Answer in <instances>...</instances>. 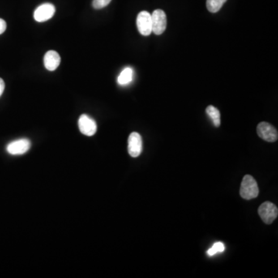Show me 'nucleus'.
<instances>
[{"instance_id": "nucleus-10", "label": "nucleus", "mask_w": 278, "mask_h": 278, "mask_svg": "<svg viewBox=\"0 0 278 278\" xmlns=\"http://www.w3.org/2000/svg\"><path fill=\"white\" fill-rule=\"evenodd\" d=\"M44 66L47 70L53 71L58 67L61 64V57L55 50H49L44 56Z\"/></svg>"}, {"instance_id": "nucleus-8", "label": "nucleus", "mask_w": 278, "mask_h": 278, "mask_svg": "<svg viewBox=\"0 0 278 278\" xmlns=\"http://www.w3.org/2000/svg\"><path fill=\"white\" fill-rule=\"evenodd\" d=\"M80 131L86 136H93L97 131V124L95 120L87 114H82L78 120Z\"/></svg>"}, {"instance_id": "nucleus-15", "label": "nucleus", "mask_w": 278, "mask_h": 278, "mask_svg": "<svg viewBox=\"0 0 278 278\" xmlns=\"http://www.w3.org/2000/svg\"><path fill=\"white\" fill-rule=\"evenodd\" d=\"M111 2L112 0H94L92 3L93 7L96 10H100L108 6Z\"/></svg>"}, {"instance_id": "nucleus-12", "label": "nucleus", "mask_w": 278, "mask_h": 278, "mask_svg": "<svg viewBox=\"0 0 278 278\" xmlns=\"http://www.w3.org/2000/svg\"><path fill=\"white\" fill-rule=\"evenodd\" d=\"M206 112L207 114V115L212 120L213 125L216 127H220V123H221L220 122V111L218 110L217 108L213 106V105H210V106L206 108Z\"/></svg>"}, {"instance_id": "nucleus-17", "label": "nucleus", "mask_w": 278, "mask_h": 278, "mask_svg": "<svg viewBox=\"0 0 278 278\" xmlns=\"http://www.w3.org/2000/svg\"><path fill=\"white\" fill-rule=\"evenodd\" d=\"M4 89H5V83H4L3 80L0 78V97L2 96Z\"/></svg>"}, {"instance_id": "nucleus-4", "label": "nucleus", "mask_w": 278, "mask_h": 278, "mask_svg": "<svg viewBox=\"0 0 278 278\" xmlns=\"http://www.w3.org/2000/svg\"><path fill=\"white\" fill-rule=\"evenodd\" d=\"M257 131H258L260 138H262L264 141H267L268 142H275L278 140V130L273 125L267 123V122H264V121L261 122L258 125Z\"/></svg>"}, {"instance_id": "nucleus-11", "label": "nucleus", "mask_w": 278, "mask_h": 278, "mask_svg": "<svg viewBox=\"0 0 278 278\" xmlns=\"http://www.w3.org/2000/svg\"><path fill=\"white\" fill-rule=\"evenodd\" d=\"M133 72L132 69L131 67H126L121 71L120 75L117 78V83H119L120 85H127L129 83L132 82L133 80Z\"/></svg>"}, {"instance_id": "nucleus-16", "label": "nucleus", "mask_w": 278, "mask_h": 278, "mask_svg": "<svg viewBox=\"0 0 278 278\" xmlns=\"http://www.w3.org/2000/svg\"><path fill=\"white\" fill-rule=\"evenodd\" d=\"M6 30V23L5 20L0 19V35L2 34Z\"/></svg>"}, {"instance_id": "nucleus-13", "label": "nucleus", "mask_w": 278, "mask_h": 278, "mask_svg": "<svg viewBox=\"0 0 278 278\" xmlns=\"http://www.w3.org/2000/svg\"><path fill=\"white\" fill-rule=\"evenodd\" d=\"M227 0H206V7L210 13H217L220 11L223 4L227 2Z\"/></svg>"}, {"instance_id": "nucleus-7", "label": "nucleus", "mask_w": 278, "mask_h": 278, "mask_svg": "<svg viewBox=\"0 0 278 278\" xmlns=\"http://www.w3.org/2000/svg\"><path fill=\"white\" fill-rule=\"evenodd\" d=\"M55 6L51 3H44L38 6L35 10L33 17L39 23H43L49 20L55 14Z\"/></svg>"}, {"instance_id": "nucleus-2", "label": "nucleus", "mask_w": 278, "mask_h": 278, "mask_svg": "<svg viewBox=\"0 0 278 278\" xmlns=\"http://www.w3.org/2000/svg\"><path fill=\"white\" fill-rule=\"evenodd\" d=\"M258 213L266 224H271L278 217V207L271 202H265L260 206Z\"/></svg>"}, {"instance_id": "nucleus-1", "label": "nucleus", "mask_w": 278, "mask_h": 278, "mask_svg": "<svg viewBox=\"0 0 278 278\" xmlns=\"http://www.w3.org/2000/svg\"><path fill=\"white\" fill-rule=\"evenodd\" d=\"M240 194L243 199H246V200L255 199L258 196L259 189H258V182L254 180L253 176L246 175L243 178Z\"/></svg>"}, {"instance_id": "nucleus-14", "label": "nucleus", "mask_w": 278, "mask_h": 278, "mask_svg": "<svg viewBox=\"0 0 278 278\" xmlns=\"http://www.w3.org/2000/svg\"><path fill=\"white\" fill-rule=\"evenodd\" d=\"M224 250H225V246L223 245V243L217 242L216 244H214L212 248H210V250L207 251V254L210 257H212V256L215 255L217 253H221V252L224 251Z\"/></svg>"}, {"instance_id": "nucleus-9", "label": "nucleus", "mask_w": 278, "mask_h": 278, "mask_svg": "<svg viewBox=\"0 0 278 278\" xmlns=\"http://www.w3.org/2000/svg\"><path fill=\"white\" fill-rule=\"evenodd\" d=\"M142 138L138 132H132L129 135L128 141V151L133 158L138 157L142 151Z\"/></svg>"}, {"instance_id": "nucleus-6", "label": "nucleus", "mask_w": 278, "mask_h": 278, "mask_svg": "<svg viewBox=\"0 0 278 278\" xmlns=\"http://www.w3.org/2000/svg\"><path fill=\"white\" fill-rule=\"evenodd\" d=\"M31 147V141L27 138H21L10 142L6 147V151L12 155H20L27 153Z\"/></svg>"}, {"instance_id": "nucleus-3", "label": "nucleus", "mask_w": 278, "mask_h": 278, "mask_svg": "<svg viewBox=\"0 0 278 278\" xmlns=\"http://www.w3.org/2000/svg\"><path fill=\"white\" fill-rule=\"evenodd\" d=\"M152 32L156 35L163 34L167 26V17L165 12L156 10L151 14Z\"/></svg>"}, {"instance_id": "nucleus-5", "label": "nucleus", "mask_w": 278, "mask_h": 278, "mask_svg": "<svg viewBox=\"0 0 278 278\" xmlns=\"http://www.w3.org/2000/svg\"><path fill=\"white\" fill-rule=\"evenodd\" d=\"M137 27L138 32L143 36H149L152 32L151 16L147 11H142L137 16Z\"/></svg>"}]
</instances>
